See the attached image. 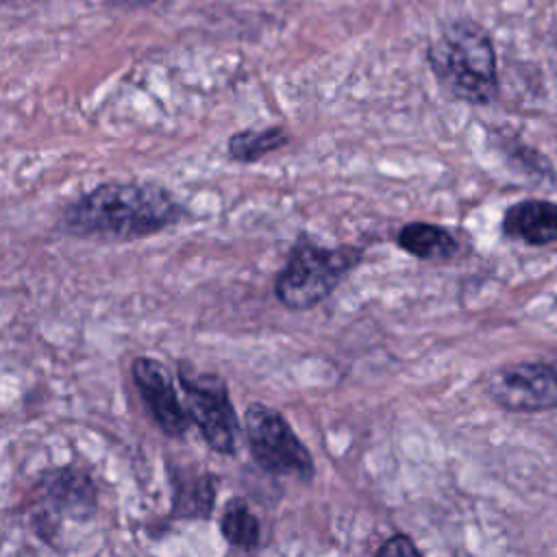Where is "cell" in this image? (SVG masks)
<instances>
[{
    "label": "cell",
    "instance_id": "6da1fadb",
    "mask_svg": "<svg viewBox=\"0 0 557 557\" xmlns=\"http://www.w3.org/2000/svg\"><path fill=\"white\" fill-rule=\"evenodd\" d=\"M185 207L163 187L111 181L65 207L63 231L76 237L133 242L178 224Z\"/></svg>",
    "mask_w": 557,
    "mask_h": 557
},
{
    "label": "cell",
    "instance_id": "7a4b0ae2",
    "mask_svg": "<svg viewBox=\"0 0 557 557\" xmlns=\"http://www.w3.org/2000/svg\"><path fill=\"white\" fill-rule=\"evenodd\" d=\"M435 76L453 96L485 104L496 94V59L487 35L474 24H453L429 52Z\"/></svg>",
    "mask_w": 557,
    "mask_h": 557
},
{
    "label": "cell",
    "instance_id": "3957f363",
    "mask_svg": "<svg viewBox=\"0 0 557 557\" xmlns=\"http://www.w3.org/2000/svg\"><path fill=\"white\" fill-rule=\"evenodd\" d=\"M359 259L357 248H324L309 237H300L274 281V296L292 311L311 309L339 285Z\"/></svg>",
    "mask_w": 557,
    "mask_h": 557
},
{
    "label": "cell",
    "instance_id": "277c9868",
    "mask_svg": "<svg viewBox=\"0 0 557 557\" xmlns=\"http://www.w3.org/2000/svg\"><path fill=\"white\" fill-rule=\"evenodd\" d=\"M248 446L259 468L270 474H294L302 481L313 476V459L289 422L272 407L252 403L244 413Z\"/></svg>",
    "mask_w": 557,
    "mask_h": 557
},
{
    "label": "cell",
    "instance_id": "5b68a950",
    "mask_svg": "<svg viewBox=\"0 0 557 557\" xmlns=\"http://www.w3.org/2000/svg\"><path fill=\"white\" fill-rule=\"evenodd\" d=\"M178 383L189 420L198 426L209 448L220 455H231L235 450L239 424L224 379L213 372L191 374L181 363Z\"/></svg>",
    "mask_w": 557,
    "mask_h": 557
},
{
    "label": "cell",
    "instance_id": "8992f818",
    "mask_svg": "<svg viewBox=\"0 0 557 557\" xmlns=\"http://www.w3.org/2000/svg\"><path fill=\"white\" fill-rule=\"evenodd\" d=\"M33 524L41 540L54 535V518L85 520L96 511L98 490L85 470L59 468L41 476L33 492Z\"/></svg>",
    "mask_w": 557,
    "mask_h": 557
},
{
    "label": "cell",
    "instance_id": "52a82bcc",
    "mask_svg": "<svg viewBox=\"0 0 557 557\" xmlns=\"http://www.w3.org/2000/svg\"><path fill=\"white\" fill-rule=\"evenodd\" d=\"M487 394L509 411L557 407V357L509 363L487 379Z\"/></svg>",
    "mask_w": 557,
    "mask_h": 557
},
{
    "label": "cell",
    "instance_id": "ba28073f",
    "mask_svg": "<svg viewBox=\"0 0 557 557\" xmlns=\"http://www.w3.org/2000/svg\"><path fill=\"white\" fill-rule=\"evenodd\" d=\"M131 374L154 424L168 437H183L191 420L174 389L168 368L152 357H137L131 366Z\"/></svg>",
    "mask_w": 557,
    "mask_h": 557
},
{
    "label": "cell",
    "instance_id": "9c48e42d",
    "mask_svg": "<svg viewBox=\"0 0 557 557\" xmlns=\"http://www.w3.org/2000/svg\"><path fill=\"white\" fill-rule=\"evenodd\" d=\"M503 231L511 239L529 246H546L557 242V202L522 200L507 209Z\"/></svg>",
    "mask_w": 557,
    "mask_h": 557
},
{
    "label": "cell",
    "instance_id": "30bf717a",
    "mask_svg": "<svg viewBox=\"0 0 557 557\" xmlns=\"http://www.w3.org/2000/svg\"><path fill=\"white\" fill-rule=\"evenodd\" d=\"M215 505V476L209 472L172 470V516L205 520Z\"/></svg>",
    "mask_w": 557,
    "mask_h": 557
},
{
    "label": "cell",
    "instance_id": "8fae6325",
    "mask_svg": "<svg viewBox=\"0 0 557 557\" xmlns=\"http://www.w3.org/2000/svg\"><path fill=\"white\" fill-rule=\"evenodd\" d=\"M396 242L409 255H413L418 259H429V261H442L455 252L453 235L446 228L426 224V222L405 224L400 228Z\"/></svg>",
    "mask_w": 557,
    "mask_h": 557
},
{
    "label": "cell",
    "instance_id": "7c38bea8",
    "mask_svg": "<svg viewBox=\"0 0 557 557\" xmlns=\"http://www.w3.org/2000/svg\"><path fill=\"white\" fill-rule=\"evenodd\" d=\"M220 533L222 537L242 550H252L261 542V524L257 516L250 511L246 498H231L220 516Z\"/></svg>",
    "mask_w": 557,
    "mask_h": 557
},
{
    "label": "cell",
    "instance_id": "4fadbf2b",
    "mask_svg": "<svg viewBox=\"0 0 557 557\" xmlns=\"http://www.w3.org/2000/svg\"><path fill=\"white\" fill-rule=\"evenodd\" d=\"M289 141L287 133L283 126H268L261 131H239L235 135H231L228 139V157L242 163H252L259 161L261 157L283 148Z\"/></svg>",
    "mask_w": 557,
    "mask_h": 557
},
{
    "label": "cell",
    "instance_id": "5bb4252c",
    "mask_svg": "<svg viewBox=\"0 0 557 557\" xmlns=\"http://www.w3.org/2000/svg\"><path fill=\"white\" fill-rule=\"evenodd\" d=\"M418 553V548L411 544V540L409 537H405V535H394V537H389L379 550H376V555H416Z\"/></svg>",
    "mask_w": 557,
    "mask_h": 557
},
{
    "label": "cell",
    "instance_id": "9a60e30c",
    "mask_svg": "<svg viewBox=\"0 0 557 557\" xmlns=\"http://www.w3.org/2000/svg\"><path fill=\"white\" fill-rule=\"evenodd\" d=\"M109 2L115 7H144V4H150L152 0H109Z\"/></svg>",
    "mask_w": 557,
    "mask_h": 557
},
{
    "label": "cell",
    "instance_id": "2e32d148",
    "mask_svg": "<svg viewBox=\"0 0 557 557\" xmlns=\"http://www.w3.org/2000/svg\"><path fill=\"white\" fill-rule=\"evenodd\" d=\"M0 542H2V540H0Z\"/></svg>",
    "mask_w": 557,
    "mask_h": 557
}]
</instances>
